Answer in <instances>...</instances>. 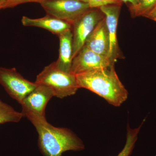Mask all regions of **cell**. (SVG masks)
I'll return each mask as SVG.
<instances>
[{"mask_svg": "<svg viewBox=\"0 0 156 156\" xmlns=\"http://www.w3.org/2000/svg\"><path fill=\"white\" fill-rule=\"evenodd\" d=\"M22 112L36 129L39 148L44 156H61L67 151H81L85 148L83 141L68 128L54 127L48 122L46 117L31 112Z\"/></svg>", "mask_w": 156, "mask_h": 156, "instance_id": "1", "label": "cell"}, {"mask_svg": "<svg viewBox=\"0 0 156 156\" xmlns=\"http://www.w3.org/2000/svg\"><path fill=\"white\" fill-rule=\"evenodd\" d=\"M113 65L115 64L112 63L108 57L99 55L84 45L73 58L71 73L76 75Z\"/></svg>", "mask_w": 156, "mask_h": 156, "instance_id": "7", "label": "cell"}, {"mask_svg": "<svg viewBox=\"0 0 156 156\" xmlns=\"http://www.w3.org/2000/svg\"><path fill=\"white\" fill-rule=\"evenodd\" d=\"M1 1H2V0H0V2H1Z\"/></svg>", "mask_w": 156, "mask_h": 156, "instance_id": "21", "label": "cell"}, {"mask_svg": "<svg viewBox=\"0 0 156 156\" xmlns=\"http://www.w3.org/2000/svg\"><path fill=\"white\" fill-rule=\"evenodd\" d=\"M48 15L72 25L78 17L91 9L80 0H45L40 3Z\"/></svg>", "mask_w": 156, "mask_h": 156, "instance_id": "5", "label": "cell"}, {"mask_svg": "<svg viewBox=\"0 0 156 156\" xmlns=\"http://www.w3.org/2000/svg\"><path fill=\"white\" fill-rule=\"evenodd\" d=\"M144 17H147L156 22V5L148 13L145 14Z\"/></svg>", "mask_w": 156, "mask_h": 156, "instance_id": "18", "label": "cell"}, {"mask_svg": "<svg viewBox=\"0 0 156 156\" xmlns=\"http://www.w3.org/2000/svg\"><path fill=\"white\" fill-rule=\"evenodd\" d=\"M23 117H24L22 112L17 111L0 99V124L18 122Z\"/></svg>", "mask_w": 156, "mask_h": 156, "instance_id": "13", "label": "cell"}, {"mask_svg": "<svg viewBox=\"0 0 156 156\" xmlns=\"http://www.w3.org/2000/svg\"><path fill=\"white\" fill-rule=\"evenodd\" d=\"M44 1L45 0H2L1 2L2 7V9H5L7 8H13L20 4H24V3L30 2L41 3Z\"/></svg>", "mask_w": 156, "mask_h": 156, "instance_id": "17", "label": "cell"}, {"mask_svg": "<svg viewBox=\"0 0 156 156\" xmlns=\"http://www.w3.org/2000/svg\"><path fill=\"white\" fill-rule=\"evenodd\" d=\"M144 121L145 120L143 121L138 128H136L132 129L128 125L126 144L123 149L117 156H129L131 154L137 140L138 134Z\"/></svg>", "mask_w": 156, "mask_h": 156, "instance_id": "14", "label": "cell"}, {"mask_svg": "<svg viewBox=\"0 0 156 156\" xmlns=\"http://www.w3.org/2000/svg\"><path fill=\"white\" fill-rule=\"evenodd\" d=\"M79 88L92 91L113 106L119 107L128 97V92L120 81L115 65L76 75Z\"/></svg>", "mask_w": 156, "mask_h": 156, "instance_id": "2", "label": "cell"}, {"mask_svg": "<svg viewBox=\"0 0 156 156\" xmlns=\"http://www.w3.org/2000/svg\"><path fill=\"white\" fill-rule=\"evenodd\" d=\"M21 22L24 26L44 29L58 36L72 28V25L69 23L48 14L41 18L35 19L23 16Z\"/></svg>", "mask_w": 156, "mask_h": 156, "instance_id": "11", "label": "cell"}, {"mask_svg": "<svg viewBox=\"0 0 156 156\" xmlns=\"http://www.w3.org/2000/svg\"><path fill=\"white\" fill-rule=\"evenodd\" d=\"M37 85L20 104L22 108L21 112H31L40 116L45 117L46 106L49 101L54 97V93L49 87Z\"/></svg>", "mask_w": 156, "mask_h": 156, "instance_id": "9", "label": "cell"}, {"mask_svg": "<svg viewBox=\"0 0 156 156\" xmlns=\"http://www.w3.org/2000/svg\"><path fill=\"white\" fill-rule=\"evenodd\" d=\"M156 5V0H138L136 5L129 9L132 17H144Z\"/></svg>", "mask_w": 156, "mask_h": 156, "instance_id": "15", "label": "cell"}, {"mask_svg": "<svg viewBox=\"0 0 156 156\" xmlns=\"http://www.w3.org/2000/svg\"><path fill=\"white\" fill-rule=\"evenodd\" d=\"M85 45L93 52L109 58L110 39L105 17L92 31Z\"/></svg>", "mask_w": 156, "mask_h": 156, "instance_id": "10", "label": "cell"}, {"mask_svg": "<svg viewBox=\"0 0 156 156\" xmlns=\"http://www.w3.org/2000/svg\"><path fill=\"white\" fill-rule=\"evenodd\" d=\"M122 6V4H115L102 6L99 8L105 16L110 39L109 58L114 64L117 59L122 58L117 36V27Z\"/></svg>", "mask_w": 156, "mask_h": 156, "instance_id": "8", "label": "cell"}, {"mask_svg": "<svg viewBox=\"0 0 156 156\" xmlns=\"http://www.w3.org/2000/svg\"><path fill=\"white\" fill-rule=\"evenodd\" d=\"M2 9V4H1V2H0V10Z\"/></svg>", "mask_w": 156, "mask_h": 156, "instance_id": "20", "label": "cell"}, {"mask_svg": "<svg viewBox=\"0 0 156 156\" xmlns=\"http://www.w3.org/2000/svg\"><path fill=\"white\" fill-rule=\"evenodd\" d=\"M35 83L49 87L54 96L60 98L74 95L79 89L76 75L59 69L56 62L45 66L37 76Z\"/></svg>", "mask_w": 156, "mask_h": 156, "instance_id": "3", "label": "cell"}, {"mask_svg": "<svg viewBox=\"0 0 156 156\" xmlns=\"http://www.w3.org/2000/svg\"><path fill=\"white\" fill-rule=\"evenodd\" d=\"M105 17L99 8L90 9L72 23L73 59L85 45L98 23Z\"/></svg>", "mask_w": 156, "mask_h": 156, "instance_id": "4", "label": "cell"}, {"mask_svg": "<svg viewBox=\"0 0 156 156\" xmlns=\"http://www.w3.org/2000/svg\"><path fill=\"white\" fill-rule=\"evenodd\" d=\"M122 2L126 3L128 5V8L133 7L136 5L138 0H120Z\"/></svg>", "mask_w": 156, "mask_h": 156, "instance_id": "19", "label": "cell"}, {"mask_svg": "<svg viewBox=\"0 0 156 156\" xmlns=\"http://www.w3.org/2000/svg\"><path fill=\"white\" fill-rule=\"evenodd\" d=\"M88 4L91 9H97L102 6L115 4H122L120 0H80Z\"/></svg>", "mask_w": 156, "mask_h": 156, "instance_id": "16", "label": "cell"}, {"mask_svg": "<svg viewBox=\"0 0 156 156\" xmlns=\"http://www.w3.org/2000/svg\"><path fill=\"white\" fill-rule=\"evenodd\" d=\"M0 84L20 104L37 85L25 79L14 68L5 67H0Z\"/></svg>", "mask_w": 156, "mask_h": 156, "instance_id": "6", "label": "cell"}, {"mask_svg": "<svg viewBox=\"0 0 156 156\" xmlns=\"http://www.w3.org/2000/svg\"><path fill=\"white\" fill-rule=\"evenodd\" d=\"M59 48L58 57L56 61L59 69L70 73L73 61V34L72 30L58 36Z\"/></svg>", "mask_w": 156, "mask_h": 156, "instance_id": "12", "label": "cell"}]
</instances>
